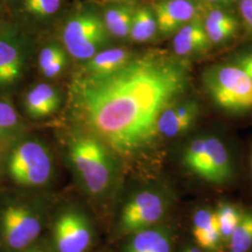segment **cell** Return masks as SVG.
Listing matches in <instances>:
<instances>
[{"label":"cell","mask_w":252,"mask_h":252,"mask_svg":"<svg viewBox=\"0 0 252 252\" xmlns=\"http://www.w3.org/2000/svg\"><path fill=\"white\" fill-rule=\"evenodd\" d=\"M189 84V69L181 60L148 53L113 72L79 74L70 85V104L89 134L112 153L132 157L153 144L160 115Z\"/></svg>","instance_id":"1"},{"label":"cell","mask_w":252,"mask_h":252,"mask_svg":"<svg viewBox=\"0 0 252 252\" xmlns=\"http://www.w3.org/2000/svg\"><path fill=\"white\" fill-rule=\"evenodd\" d=\"M108 147L91 134L71 137L67 156L84 189L93 196H102L111 188L116 175L115 160Z\"/></svg>","instance_id":"2"},{"label":"cell","mask_w":252,"mask_h":252,"mask_svg":"<svg viewBox=\"0 0 252 252\" xmlns=\"http://www.w3.org/2000/svg\"><path fill=\"white\" fill-rule=\"evenodd\" d=\"M181 161L190 174L209 184L223 185L234 176L231 153L216 135H201L190 140L183 150Z\"/></svg>","instance_id":"3"},{"label":"cell","mask_w":252,"mask_h":252,"mask_svg":"<svg viewBox=\"0 0 252 252\" xmlns=\"http://www.w3.org/2000/svg\"><path fill=\"white\" fill-rule=\"evenodd\" d=\"M203 84L217 107L230 113L252 110V82L248 74L235 64H218L207 68Z\"/></svg>","instance_id":"4"},{"label":"cell","mask_w":252,"mask_h":252,"mask_svg":"<svg viewBox=\"0 0 252 252\" xmlns=\"http://www.w3.org/2000/svg\"><path fill=\"white\" fill-rule=\"evenodd\" d=\"M11 179L25 187H42L53 177L54 161L44 143L27 140L10 154L8 164Z\"/></svg>","instance_id":"5"},{"label":"cell","mask_w":252,"mask_h":252,"mask_svg":"<svg viewBox=\"0 0 252 252\" xmlns=\"http://www.w3.org/2000/svg\"><path fill=\"white\" fill-rule=\"evenodd\" d=\"M62 40L67 54L77 60L87 61L107 43L108 32L97 13L82 10L67 20Z\"/></svg>","instance_id":"6"},{"label":"cell","mask_w":252,"mask_h":252,"mask_svg":"<svg viewBox=\"0 0 252 252\" xmlns=\"http://www.w3.org/2000/svg\"><path fill=\"white\" fill-rule=\"evenodd\" d=\"M170 198L161 189H144L135 192L122 208L119 226L122 233L132 234L158 225L170 208Z\"/></svg>","instance_id":"7"},{"label":"cell","mask_w":252,"mask_h":252,"mask_svg":"<svg viewBox=\"0 0 252 252\" xmlns=\"http://www.w3.org/2000/svg\"><path fill=\"white\" fill-rule=\"evenodd\" d=\"M43 228L41 215L34 208L22 204L6 207L1 218L3 239L9 249L23 251L36 241Z\"/></svg>","instance_id":"8"},{"label":"cell","mask_w":252,"mask_h":252,"mask_svg":"<svg viewBox=\"0 0 252 252\" xmlns=\"http://www.w3.org/2000/svg\"><path fill=\"white\" fill-rule=\"evenodd\" d=\"M93 241L90 220L77 209L63 211L54 221L53 245L56 252H86Z\"/></svg>","instance_id":"9"},{"label":"cell","mask_w":252,"mask_h":252,"mask_svg":"<svg viewBox=\"0 0 252 252\" xmlns=\"http://www.w3.org/2000/svg\"><path fill=\"white\" fill-rule=\"evenodd\" d=\"M200 107L195 100L175 102L162 111L157 122L159 136L174 138L186 133L196 123Z\"/></svg>","instance_id":"10"},{"label":"cell","mask_w":252,"mask_h":252,"mask_svg":"<svg viewBox=\"0 0 252 252\" xmlns=\"http://www.w3.org/2000/svg\"><path fill=\"white\" fill-rule=\"evenodd\" d=\"M153 12L158 31L162 34H172L197 18L198 9L191 0H162L155 4Z\"/></svg>","instance_id":"11"},{"label":"cell","mask_w":252,"mask_h":252,"mask_svg":"<svg viewBox=\"0 0 252 252\" xmlns=\"http://www.w3.org/2000/svg\"><path fill=\"white\" fill-rule=\"evenodd\" d=\"M191 233L195 244L207 252H220L223 246L214 209L200 207L191 217Z\"/></svg>","instance_id":"12"},{"label":"cell","mask_w":252,"mask_h":252,"mask_svg":"<svg viewBox=\"0 0 252 252\" xmlns=\"http://www.w3.org/2000/svg\"><path fill=\"white\" fill-rule=\"evenodd\" d=\"M176 55L184 57L201 54L210 49L211 42L207 36L203 21L193 19L175 33L172 42Z\"/></svg>","instance_id":"13"},{"label":"cell","mask_w":252,"mask_h":252,"mask_svg":"<svg viewBox=\"0 0 252 252\" xmlns=\"http://www.w3.org/2000/svg\"><path fill=\"white\" fill-rule=\"evenodd\" d=\"M130 235L125 252H173L171 233L163 226L158 224Z\"/></svg>","instance_id":"14"},{"label":"cell","mask_w":252,"mask_h":252,"mask_svg":"<svg viewBox=\"0 0 252 252\" xmlns=\"http://www.w3.org/2000/svg\"><path fill=\"white\" fill-rule=\"evenodd\" d=\"M61 94L48 83H38L27 92L25 108L33 119H43L51 116L61 105Z\"/></svg>","instance_id":"15"},{"label":"cell","mask_w":252,"mask_h":252,"mask_svg":"<svg viewBox=\"0 0 252 252\" xmlns=\"http://www.w3.org/2000/svg\"><path fill=\"white\" fill-rule=\"evenodd\" d=\"M23 67L24 54L18 41L11 36H0V87L17 81Z\"/></svg>","instance_id":"16"},{"label":"cell","mask_w":252,"mask_h":252,"mask_svg":"<svg viewBox=\"0 0 252 252\" xmlns=\"http://www.w3.org/2000/svg\"><path fill=\"white\" fill-rule=\"evenodd\" d=\"M133 57V54L125 48H110L99 51L86 61L80 74L103 75L113 72Z\"/></svg>","instance_id":"17"},{"label":"cell","mask_w":252,"mask_h":252,"mask_svg":"<svg viewBox=\"0 0 252 252\" xmlns=\"http://www.w3.org/2000/svg\"><path fill=\"white\" fill-rule=\"evenodd\" d=\"M211 44H221L236 34L238 22L234 15L220 8L211 9L203 21Z\"/></svg>","instance_id":"18"},{"label":"cell","mask_w":252,"mask_h":252,"mask_svg":"<svg viewBox=\"0 0 252 252\" xmlns=\"http://www.w3.org/2000/svg\"><path fill=\"white\" fill-rule=\"evenodd\" d=\"M134 11L124 3H115L106 9L102 19L108 34L117 38L129 36Z\"/></svg>","instance_id":"19"},{"label":"cell","mask_w":252,"mask_h":252,"mask_svg":"<svg viewBox=\"0 0 252 252\" xmlns=\"http://www.w3.org/2000/svg\"><path fill=\"white\" fill-rule=\"evenodd\" d=\"M158 31L157 22L153 9L139 8L134 11L129 36L136 43L151 40Z\"/></svg>","instance_id":"20"},{"label":"cell","mask_w":252,"mask_h":252,"mask_svg":"<svg viewBox=\"0 0 252 252\" xmlns=\"http://www.w3.org/2000/svg\"><path fill=\"white\" fill-rule=\"evenodd\" d=\"M214 211L221 241L226 246L239 223L243 211L229 202H220Z\"/></svg>","instance_id":"21"},{"label":"cell","mask_w":252,"mask_h":252,"mask_svg":"<svg viewBox=\"0 0 252 252\" xmlns=\"http://www.w3.org/2000/svg\"><path fill=\"white\" fill-rule=\"evenodd\" d=\"M228 252H250L252 250V210L245 211L225 246Z\"/></svg>","instance_id":"22"},{"label":"cell","mask_w":252,"mask_h":252,"mask_svg":"<svg viewBox=\"0 0 252 252\" xmlns=\"http://www.w3.org/2000/svg\"><path fill=\"white\" fill-rule=\"evenodd\" d=\"M63 2V0H23V7L31 16L46 20L59 12Z\"/></svg>","instance_id":"23"},{"label":"cell","mask_w":252,"mask_h":252,"mask_svg":"<svg viewBox=\"0 0 252 252\" xmlns=\"http://www.w3.org/2000/svg\"><path fill=\"white\" fill-rule=\"evenodd\" d=\"M19 125L18 114L6 100L0 99V139L9 135Z\"/></svg>","instance_id":"24"},{"label":"cell","mask_w":252,"mask_h":252,"mask_svg":"<svg viewBox=\"0 0 252 252\" xmlns=\"http://www.w3.org/2000/svg\"><path fill=\"white\" fill-rule=\"evenodd\" d=\"M66 54L65 51L62 48V46L59 44H48L45 46L38 54L37 58V63H38V68L39 70H43L48 64L52 63L55 59L59 58L63 54Z\"/></svg>","instance_id":"25"},{"label":"cell","mask_w":252,"mask_h":252,"mask_svg":"<svg viewBox=\"0 0 252 252\" xmlns=\"http://www.w3.org/2000/svg\"><path fill=\"white\" fill-rule=\"evenodd\" d=\"M239 12L245 26L252 32V0H240Z\"/></svg>","instance_id":"26"},{"label":"cell","mask_w":252,"mask_h":252,"mask_svg":"<svg viewBox=\"0 0 252 252\" xmlns=\"http://www.w3.org/2000/svg\"><path fill=\"white\" fill-rule=\"evenodd\" d=\"M236 64L248 74L252 82V51L239 55L236 59Z\"/></svg>","instance_id":"27"},{"label":"cell","mask_w":252,"mask_h":252,"mask_svg":"<svg viewBox=\"0 0 252 252\" xmlns=\"http://www.w3.org/2000/svg\"><path fill=\"white\" fill-rule=\"evenodd\" d=\"M208 4L214 5L216 8L219 7H226L233 3L234 0H205Z\"/></svg>","instance_id":"28"},{"label":"cell","mask_w":252,"mask_h":252,"mask_svg":"<svg viewBox=\"0 0 252 252\" xmlns=\"http://www.w3.org/2000/svg\"><path fill=\"white\" fill-rule=\"evenodd\" d=\"M180 252H207L202 250L196 244L195 245H189L184 247Z\"/></svg>","instance_id":"29"},{"label":"cell","mask_w":252,"mask_h":252,"mask_svg":"<svg viewBox=\"0 0 252 252\" xmlns=\"http://www.w3.org/2000/svg\"><path fill=\"white\" fill-rule=\"evenodd\" d=\"M46 252L44 249H42V248H38V247H36V248H30V249H28L27 252Z\"/></svg>","instance_id":"30"},{"label":"cell","mask_w":252,"mask_h":252,"mask_svg":"<svg viewBox=\"0 0 252 252\" xmlns=\"http://www.w3.org/2000/svg\"><path fill=\"white\" fill-rule=\"evenodd\" d=\"M105 1L112 2V3H124L125 1H127V0H105Z\"/></svg>","instance_id":"31"},{"label":"cell","mask_w":252,"mask_h":252,"mask_svg":"<svg viewBox=\"0 0 252 252\" xmlns=\"http://www.w3.org/2000/svg\"><path fill=\"white\" fill-rule=\"evenodd\" d=\"M251 171H252V154H251Z\"/></svg>","instance_id":"32"}]
</instances>
